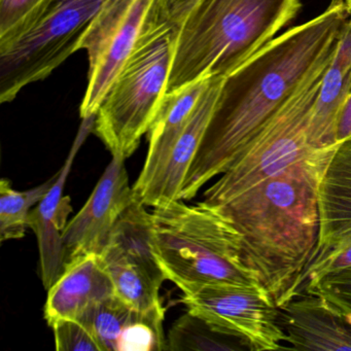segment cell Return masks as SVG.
Returning <instances> with one entry per match:
<instances>
[{
	"label": "cell",
	"instance_id": "1",
	"mask_svg": "<svg viewBox=\"0 0 351 351\" xmlns=\"http://www.w3.org/2000/svg\"><path fill=\"white\" fill-rule=\"evenodd\" d=\"M349 18L344 0H332L324 13L273 38L223 77L180 200L194 198L233 164L308 75L334 54Z\"/></svg>",
	"mask_w": 351,
	"mask_h": 351
},
{
	"label": "cell",
	"instance_id": "2",
	"mask_svg": "<svg viewBox=\"0 0 351 351\" xmlns=\"http://www.w3.org/2000/svg\"><path fill=\"white\" fill-rule=\"evenodd\" d=\"M338 145L315 149L276 176L215 207L239 232L246 266L287 303L317 243L318 184Z\"/></svg>",
	"mask_w": 351,
	"mask_h": 351
},
{
	"label": "cell",
	"instance_id": "3",
	"mask_svg": "<svg viewBox=\"0 0 351 351\" xmlns=\"http://www.w3.org/2000/svg\"><path fill=\"white\" fill-rule=\"evenodd\" d=\"M300 0H198L178 26L166 93L225 77L273 40Z\"/></svg>",
	"mask_w": 351,
	"mask_h": 351
},
{
	"label": "cell",
	"instance_id": "4",
	"mask_svg": "<svg viewBox=\"0 0 351 351\" xmlns=\"http://www.w3.org/2000/svg\"><path fill=\"white\" fill-rule=\"evenodd\" d=\"M152 221L158 261L182 293L207 285L263 287L244 262L239 232L217 211L176 200L154 207Z\"/></svg>",
	"mask_w": 351,
	"mask_h": 351
},
{
	"label": "cell",
	"instance_id": "5",
	"mask_svg": "<svg viewBox=\"0 0 351 351\" xmlns=\"http://www.w3.org/2000/svg\"><path fill=\"white\" fill-rule=\"evenodd\" d=\"M178 25L160 5L100 104L93 129L112 155L129 158L147 134L166 93Z\"/></svg>",
	"mask_w": 351,
	"mask_h": 351
},
{
	"label": "cell",
	"instance_id": "6",
	"mask_svg": "<svg viewBox=\"0 0 351 351\" xmlns=\"http://www.w3.org/2000/svg\"><path fill=\"white\" fill-rule=\"evenodd\" d=\"M334 54L316 66L293 97L205 191L201 204L215 207L227 202L315 149L308 143V126L322 77Z\"/></svg>",
	"mask_w": 351,
	"mask_h": 351
},
{
	"label": "cell",
	"instance_id": "7",
	"mask_svg": "<svg viewBox=\"0 0 351 351\" xmlns=\"http://www.w3.org/2000/svg\"><path fill=\"white\" fill-rule=\"evenodd\" d=\"M114 0H51L26 34L0 49V102H11L29 84L43 81L82 44Z\"/></svg>",
	"mask_w": 351,
	"mask_h": 351
},
{
	"label": "cell",
	"instance_id": "8",
	"mask_svg": "<svg viewBox=\"0 0 351 351\" xmlns=\"http://www.w3.org/2000/svg\"><path fill=\"white\" fill-rule=\"evenodd\" d=\"M180 302L188 312L237 339L248 350L285 348L279 308L264 287L207 285L184 291Z\"/></svg>",
	"mask_w": 351,
	"mask_h": 351
},
{
	"label": "cell",
	"instance_id": "9",
	"mask_svg": "<svg viewBox=\"0 0 351 351\" xmlns=\"http://www.w3.org/2000/svg\"><path fill=\"white\" fill-rule=\"evenodd\" d=\"M100 256L125 303L141 312L165 308L159 293L167 278L154 246L152 213L136 198L121 215Z\"/></svg>",
	"mask_w": 351,
	"mask_h": 351
},
{
	"label": "cell",
	"instance_id": "10",
	"mask_svg": "<svg viewBox=\"0 0 351 351\" xmlns=\"http://www.w3.org/2000/svg\"><path fill=\"white\" fill-rule=\"evenodd\" d=\"M318 209L317 243L287 303L328 273L351 267V141L339 143L320 178Z\"/></svg>",
	"mask_w": 351,
	"mask_h": 351
},
{
	"label": "cell",
	"instance_id": "11",
	"mask_svg": "<svg viewBox=\"0 0 351 351\" xmlns=\"http://www.w3.org/2000/svg\"><path fill=\"white\" fill-rule=\"evenodd\" d=\"M160 5L161 0H114L97 18L82 44L89 59L87 89L80 106L82 119L95 117L145 23Z\"/></svg>",
	"mask_w": 351,
	"mask_h": 351
},
{
	"label": "cell",
	"instance_id": "12",
	"mask_svg": "<svg viewBox=\"0 0 351 351\" xmlns=\"http://www.w3.org/2000/svg\"><path fill=\"white\" fill-rule=\"evenodd\" d=\"M126 158L112 156L91 196L63 232L65 265L89 254H101L121 215L135 200L125 167Z\"/></svg>",
	"mask_w": 351,
	"mask_h": 351
},
{
	"label": "cell",
	"instance_id": "13",
	"mask_svg": "<svg viewBox=\"0 0 351 351\" xmlns=\"http://www.w3.org/2000/svg\"><path fill=\"white\" fill-rule=\"evenodd\" d=\"M223 81V77H211L161 167L149 184L134 195L145 206L154 208L180 200L182 184L210 122Z\"/></svg>",
	"mask_w": 351,
	"mask_h": 351
},
{
	"label": "cell",
	"instance_id": "14",
	"mask_svg": "<svg viewBox=\"0 0 351 351\" xmlns=\"http://www.w3.org/2000/svg\"><path fill=\"white\" fill-rule=\"evenodd\" d=\"M87 133L82 131L75 139L57 178L44 198L29 215L28 226L36 234L40 250V273L43 285L49 289L62 274L65 268L63 232L67 219L73 213L71 198L63 196L67 178L75 163L80 147L83 145Z\"/></svg>",
	"mask_w": 351,
	"mask_h": 351
},
{
	"label": "cell",
	"instance_id": "15",
	"mask_svg": "<svg viewBox=\"0 0 351 351\" xmlns=\"http://www.w3.org/2000/svg\"><path fill=\"white\" fill-rule=\"evenodd\" d=\"M48 291L45 318L50 326L59 320H80L89 310L116 295L100 254H89L67 263Z\"/></svg>",
	"mask_w": 351,
	"mask_h": 351
},
{
	"label": "cell",
	"instance_id": "16",
	"mask_svg": "<svg viewBox=\"0 0 351 351\" xmlns=\"http://www.w3.org/2000/svg\"><path fill=\"white\" fill-rule=\"evenodd\" d=\"M279 316L295 350L351 351V324L319 295H297L279 308Z\"/></svg>",
	"mask_w": 351,
	"mask_h": 351
},
{
	"label": "cell",
	"instance_id": "17",
	"mask_svg": "<svg viewBox=\"0 0 351 351\" xmlns=\"http://www.w3.org/2000/svg\"><path fill=\"white\" fill-rule=\"evenodd\" d=\"M351 93V15L343 30L336 52L324 71L312 108L307 139L313 149L338 145L339 117Z\"/></svg>",
	"mask_w": 351,
	"mask_h": 351
},
{
	"label": "cell",
	"instance_id": "18",
	"mask_svg": "<svg viewBox=\"0 0 351 351\" xmlns=\"http://www.w3.org/2000/svg\"><path fill=\"white\" fill-rule=\"evenodd\" d=\"M211 79V77H210ZM210 79L195 82L178 91L165 94L157 114L152 123L149 135V149L143 170L135 184L134 195L143 191L161 167L180 131L188 122L199 98Z\"/></svg>",
	"mask_w": 351,
	"mask_h": 351
},
{
	"label": "cell",
	"instance_id": "19",
	"mask_svg": "<svg viewBox=\"0 0 351 351\" xmlns=\"http://www.w3.org/2000/svg\"><path fill=\"white\" fill-rule=\"evenodd\" d=\"M57 178V173L40 186L29 190H14L11 182L3 178L0 182V239H21L29 228L28 221L32 208L40 203Z\"/></svg>",
	"mask_w": 351,
	"mask_h": 351
},
{
	"label": "cell",
	"instance_id": "20",
	"mask_svg": "<svg viewBox=\"0 0 351 351\" xmlns=\"http://www.w3.org/2000/svg\"><path fill=\"white\" fill-rule=\"evenodd\" d=\"M239 340L221 334L202 318L186 312L170 328L167 350H241Z\"/></svg>",
	"mask_w": 351,
	"mask_h": 351
},
{
	"label": "cell",
	"instance_id": "21",
	"mask_svg": "<svg viewBox=\"0 0 351 351\" xmlns=\"http://www.w3.org/2000/svg\"><path fill=\"white\" fill-rule=\"evenodd\" d=\"M117 295L101 302L89 310L81 319L95 337L101 351H117L119 341L129 324L138 314Z\"/></svg>",
	"mask_w": 351,
	"mask_h": 351
},
{
	"label": "cell",
	"instance_id": "22",
	"mask_svg": "<svg viewBox=\"0 0 351 351\" xmlns=\"http://www.w3.org/2000/svg\"><path fill=\"white\" fill-rule=\"evenodd\" d=\"M51 0H0V49L32 28Z\"/></svg>",
	"mask_w": 351,
	"mask_h": 351
},
{
	"label": "cell",
	"instance_id": "23",
	"mask_svg": "<svg viewBox=\"0 0 351 351\" xmlns=\"http://www.w3.org/2000/svg\"><path fill=\"white\" fill-rule=\"evenodd\" d=\"M304 293L319 295L342 317L351 315V267L328 273Z\"/></svg>",
	"mask_w": 351,
	"mask_h": 351
},
{
	"label": "cell",
	"instance_id": "24",
	"mask_svg": "<svg viewBox=\"0 0 351 351\" xmlns=\"http://www.w3.org/2000/svg\"><path fill=\"white\" fill-rule=\"evenodd\" d=\"M51 328L58 351H101L95 337L77 320H59Z\"/></svg>",
	"mask_w": 351,
	"mask_h": 351
},
{
	"label": "cell",
	"instance_id": "25",
	"mask_svg": "<svg viewBox=\"0 0 351 351\" xmlns=\"http://www.w3.org/2000/svg\"><path fill=\"white\" fill-rule=\"evenodd\" d=\"M197 1L198 0H161V3L168 19L180 26Z\"/></svg>",
	"mask_w": 351,
	"mask_h": 351
},
{
	"label": "cell",
	"instance_id": "26",
	"mask_svg": "<svg viewBox=\"0 0 351 351\" xmlns=\"http://www.w3.org/2000/svg\"><path fill=\"white\" fill-rule=\"evenodd\" d=\"M351 141V93L339 117L336 130V143Z\"/></svg>",
	"mask_w": 351,
	"mask_h": 351
},
{
	"label": "cell",
	"instance_id": "27",
	"mask_svg": "<svg viewBox=\"0 0 351 351\" xmlns=\"http://www.w3.org/2000/svg\"><path fill=\"white\" fill-rule=\"evenodd\" d=\"M346 3L347 9H348L349 14L351 15V0H344Z\"/></svg>",
	"mask_w": 351,
	"mask_h": 351
},
{
	"label": "cell",
	"instance_id": "28",
	"mask_svg": "<svg viewBox=\"0 0 351 351\" xmlns=\"http://www.w3.org/2000/svg\"><path fill=\"white\" fill-rule=\"evenodd\" d=\"M343 318H344V319L346 320V322H348V324H351V315L345 316V317Z\"/></svg>",
	"mask_w": 351,
	"mask_h": 351
}]
</instances>
